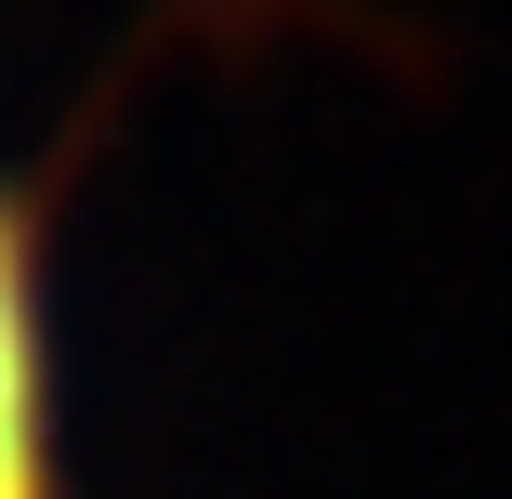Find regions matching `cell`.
<instances>
[{
  "label": "cell",
  "mask_w": 512,
  "mask_h": 499,
  "mask_svg": "<svg viewBox=\"0 0 512 499\" xmlns=\"http://www.w3.org/2000/svg\"><path fill=\"white\" fill-rule=\"evenodd\" d=\"M0 499H53V355H40V211L0 184Z\"/></svg>",
  "instance_id": "1"
}]
</instances>
